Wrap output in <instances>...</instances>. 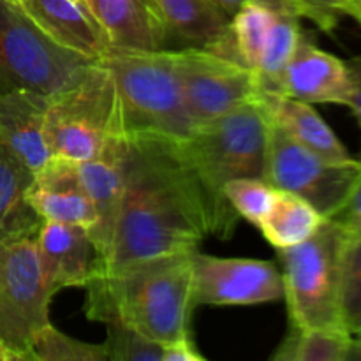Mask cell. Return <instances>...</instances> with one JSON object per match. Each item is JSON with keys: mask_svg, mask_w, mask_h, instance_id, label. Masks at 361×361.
<instances>
[{"mask_svg": "<svg viewBox=\"0 0 361 361\" xmlns=\"http://www.w3.org/2000/svg\"><path fill=\"white\" fill-rule=\"evenodd\" d=\"M348 238L337 222L324 219L305 242L277 249L293 328H344L341 319V270Z\"/></svg>", "mask_w": 361, "mask_h": 361, "instance_id": "obj_6", "label": "cell"}, {"mask_svg": "<svg viewBox=\"0 0 361 361\" xmlns=\"http://www.w3.org/2000/svg\"><path fill=\"white\" fill-rule=\"evenodd\" d=\"M212 2H214L217 7H221L229 18H233L236 11L242 7V4L247 2V0H212Z\"/></svg>", "mask_w": 361, "mask_h": 361, "instance_id": "obj_33", "label": "cell"}, {"mask_svg": "<svg viewBox=\"0 0 361 361\" xmlns=\"http://www.w3.org/2000/svg\"><path fill=\"white\" fill-rule=\"evenodd\" d=\"M349 361H361V330L353 334V348Z\"/></svg>", "mask_w": 361, "mask_h": 361, "instance_id": "obj_34", "label": "cell"}, {"mask_svg": "<svg viewBox=\"0 0 361 361\" xmlns=\"http://www.w3.org/2000/svg\"><path fill=\"white\" fill-rule=\"evenodd\" d=\"M126 136L116 137L99 157L76 162L78 175L95 210V224L88 229L95 250L94 264H102L111 250L123 190Z\"/></svg>", "mask_w": 361, "mask_h": 361, "instance_id": "obj_13", "label": "cell"}, {"mask_svg": "<svg viewBox=\"0 0 361 361\" xmlns=\"http://www.w3.org/2000/svg\"><path fill=\"white\" fill-rule=\"evenodd\" d=\"M256 101L268 122L284 130L289 137L330 161H348L349 152L309 102L277 92H257Z\"/></svg>", "mask_w": 361, "mask_h": 361, "instance_id": "obj_20", "label": "cell"}, {"mask_svg": "<svg viewBox=\"0 0 361 361\" xmlns=\"http://www.w3.org/2000/svg\"><path fill=\"white\" fill-rule=\"evenodd\" d=\"M360 176V159L321 157L270 122L264 180L275 189L296 194L330 219L341 210Z\"/></svg>", "mask_w": 361, "mask_h": 361, "instance_id": "obj_9", "label": "cell"}, {"mask_svg": "<svg viewBox=\"0 0 361 361\" xmlns=\"http://www.w3.org/2000/svg\"><path fill=\"white\" fill-rule=\"evenodd\" d=\"M175 60L192 130L256 99V74L236 60L197 48L175 49Z\"/></svg>", "mask_w": 361, "mask_h": 361, "instance_id": "obj_10", "label": "cell"}, {"mask_svg": "<svg viewBox=\"0 0 361 361\" xmlns=\"http://www.w3.org/2000/svg\"><path fill=\"white\" fill-rule=\"evenodd\" d=\"M275 21V9L256 0L242 4L231 18V39L235 56L240 63L256 74Z\"/></svg>", "mask_w": 361, "mask_h": 361, "instance_id": "obj_24", "label": "cell"}, {"mask_svg": "<svg viewBox=\"0 0 361 361\" xmlns=\"http://www.w3.org/2000/svg\"><path fill=\"white\" fill-rule=\"evenodd\" d=\"M30 356L34 361H108L104 344L76 341L51 323L35 334Z\"/></svg>", "mask_w": 361, "mask_h": 361, "instance_id": "obj_25", "label": "cell"}, {"mask_svg": "<svg viewBox=\"0 0 361 361\" xmlns=\"http://www.w3.org/2000/svg\"><path fill=\"white\" fill-rule=\"evenodd\" d=\"M323 222L324 217L312 204L277 189L274 204L257 228L275 249H289L310 238Z\"/></svg>", "mask_w": 361, "mask_h": 361, "instance_id": "obj_21", "label": "cell"}, {"mask_svg": "<svg viewBox=\"0 0 361 361\" xmlns=\"http://www.w3.org/2000/svg\"><path fill=\"white\" fill-rule=\"evenodd\" d=\"M169 42L215 51L236 60L231 18L212 0H152ZM238 62V60H236Z\"/></svg>", "mask_w": 361, "mask_h": 361, "instance_id": "obj_15", "label": "cell"}, {"mask_svg": "<svg viewBox=\"0 0 361 361\" xmlns=\"http://www.w3.org/2000/svg\"><path fill=\"white\" fill-rule=\"evenodd\" d=\"M282 296V274L270 261L192 252V305L247 307Z\"/></svg>", "mask_w": 361, "mask_h": 361, "instance_id": "obj_11", "label": "cell"}, {"mask_svg": "<svg viewBox=\"0 0 361 361\" xmlns=\"http://www.w3.org/2000/svg\"><path fill=\"white\" fill-rule=\"evenodd\" d=\"M48 99L34 92H0V140L32 171L49 155L44 133Z\"/></svg>", "mask_w": 361, "mask_h": 361, "instance_id": "obj_19", "label": "cell"}, {"mask_svg": "<svg viewBox=\"0 0 361 361\" xmlns=\"http://www.w3.org/2000/svg\"><path fill=\"white\" fill-rule=\"evenodd\" d=\"M32 176L34 171L0 140V233L16 231L42 222L25 197Z\"/></svg>", "mask_w": 361, "mask_h": 361, "instance_id": "obj_22", "label": "cell"}, {"mask_svg": "<svg viewBox=\"0 0 361 361\" xmlns=\"http://www.w3.org/2000/svg\"><path fill=\"white\" fill-rule=\"evenodd\" d=\"M268 129L270 122L254 99L180 140L207 201L210 235L229 238L236 226L238 214L226 200V183L238 178L264 180Z\"/></svg>", "mask_w": 361, "mask_h": 361, "instance_id": "obj_3", "label": "cell"}, {"mask_svg": "<svg viewBox=\"0 0 361 361\" xmlns=\"http://www.w3.org/2000/svg\"><path fill=\"white\" fill-rule=\"evenodd\" d=\"M341 319L351 334L361 330V236L348 238L342 254Z\"/></svg>", "mask_w": 361, "mask_h": 361, "instance_id": "obj_27", "label": "cell"}, {"mask_svg": "<svg viewBox=\"0 0 361 361\" xmlns=\"http://www.w3.org/2000/svg\"><path fill=\"white\" fill-rule=\"evenodd\" d=\"M41 224L0 233V342L14 360L28 361L35 334L48 326L53 295L37 249Z\"/></svg>", "mask_w": 361, "mask_h": 361, "instance_id": "obj_8", "label": "cell"}, {"mask_svg": "<svg viewBox=\"0 0 361 361\" xmlns=\"http://www.w3.org/2000/svg\"><path fill=\"white\" fill-rule=\"evenodd\" d=\"M106 348L108 361H162L164 345L145 337L120 319H106Z\"/></svg>", "mask_w": 361, "mask_h": 361, "instance_id": "obj_26", "label": "cell"}, {"mask_svg": "<svg viewBox=\"0 0 361 361\" xmlns=\"http://www.w3.org/2000/svg\"><path fill=\"white\" fill-rule=\"evenodd\" d=\"M42 274L49 291L83 288L94 268L95 250L88 229L67 222L42 221L37 233Z\"/></svg>", "mask_w": 361, "mask_h": 361, "instance_id": "obj_17", "label": "cell"}, {"mask_svg": "<svg viewBox=\"0 0 361 361\" xmlns=\"http://www.w3.org/2000/svg\"><path fill=\"white\" fill-rule=\"evenodd\" d=\"M95 62L55 44L18 0H0V92L53 97L78 83Z\"/></svg>", "mask_w": 361, "mask_h": 361, "instance_id": "obj_7", "label": "cell"}, {"mask_svg": "<svg viewBox=\"0 0 361 361\" xmlns=\"http://www.w3.org/2000/svg\"><path fill=\"white\" fill-rule=\"evenodd\" d=\"M302 18L316 23L321 30L330 32L337 27L338 18L348 14L349 0H295Z\"/></svg>", "mask_w": 361, "mask_h": 361, "instance_id": "obj_29", "label": "cell"}, {"mask_svg": "<svg viewBox=\"0 0 361 361\" xmlns=\"http://www.w3.org/2000/svg\"><path fill=\"white\" fill-rule=\"evenodd\" d=\"M210 235L207 201L180 140L129 134L123 152V190L108 259L97 270L197 249Z\"/></svg>", "mask_w": 361, "mask_h": 361, "instance_id": "obj_1", "label": "cell"}, {"mask_svg": "<svg viewBox=\"0 0 361 361\" xmlns=\"http://www.w3.org/2000/svg\"><path fill=\"white\" fill-rule=\"evenodd\" d=\"M204 358L196 351L190 335L185 338L173 342V344L164 345V355L162 361H203Z\"/></svg>", "mask_w": 361, "mask_h": 361, "instance_id": "obj_32", "label": "cell"}, {"mask_svg": "<svg viewBox=\"0 0 361 361\" xmlns=\"http://www.w3.org/2000/svg\"><path fill=\"white\" fill-rule=\"evenodd\" d=\"M345 63H348L349 76H351V99H349L348 108H351V111L355 113L361 129V55L355 56Z\"/></svg>", "mask_w": 361, "mask_h": 361, "instance_id": "obj_31", "label": "cell"}, {"mask_svg": "<svg viewBox=\"0 0 361 361\" xmlns=\"http://www.w3.org/2000/svg\"><path fill=\"white\" fill-rule=\"evenodd\" d=\"M101 62L111 71L126 133L185 140L192 133L176 71L175 49L109 48Z\"/></svg>", "mask_w": 361, "mask_h": 361, "instance_id": "obj_4", "label": "cell"}, {"mask_svg": "<svg viewBox=\"0 0 361 361\" xmlns=\"http://www.w3.org/2000/svg\"><path fill=\"white\" fill-rule=\"evenodd\" d=\"M44 133L51 157L85 162L126 134L113 74L101 60L78 83L48 99Z\"/></svg>", "mask_w": 361, "mask_h": 361, "instance_id": "obj_5", "label": "cell"}, {"mask_svg": "<svg viewBox=\"0 0 361 361\" xmlns=\"http://www.w3.org/2000/svg\"><path fill=\"white\" fill-rule=\"evenodd\" d=\"M0 361H16L14 356L9 353V349H7L2 342H0Z\"/></svg>", "mask_w": 361, "mask_h": 361, "instance_id": "obj_36", "label": "cell"}, {"mask_svg": "<svg viewBox=\"0 0 361 361\" xmlns=\"http://www.w3.org/2000/svg\"><path fill=\"white\" fill-rule=\"evenodd\" d=\"M348 16H353L361 23V0H349Z\"/></svg>", "mask_w": 361, "mask_h": 361, "instance_id": "obj_35", "label": "cell"}, {"mask_svg": "<svg viewBox=\"0 0 361 361\" xmlns=\"http://www.w3.org/2000/svg\"><path fill=\"white\" fill-rule=\"evenodd\" d=\"M353 334L342 326L293 328L274 353V361H349Z\"/></svg>", "mask_w": 361, "mask_h": 361, "instance_id": "obj_23", "label": "cell"}, {"mask_svg": "<svg viewBox=\"0 0 361 361\" xmlns=\"http://www.w3.org/2000/svg\"><path fill=\"white\" fill-rule=\"evenodd\" d=\"M279 94L309 104L348 106L351 99L348 63L302 34L282 74Z\"/></svg>", "mask_w": 361, "mask_h": 361, "instance_id": "obj_12", "label": "cell"}, {"mask_svg": "<svg viewBox=\"0 0 361 361\" xmlns=\"http://www.w3.org/2000/svg\"><path fill=\"white\" fill-rule=\"evenodd\" d=\"M274 185L263 178H238L226 183L224 196L233 210L254 226H259L275 200Z\"/></svg>", "mask_w": 361, "mask_h": 361, "instance_id": "obj_28", "label": "cell"}, {"mask_svg": "<svg viewBox=\"0 0 361 361\" xmlns=\"http://www.w3.org/2000/svg\"><path fill=\"white\" fill-rule=\"evenodd\" d=\"M109 41L130 51L169 49L168 35L152 0H85Z\"/></svg>", "mask_w": 361, "mask_h": 361, "instance_id": "obj_18", "label": "cell"}, {"mask_svg": "<svg viewBox=\"0 0 361 361\" xmlns=\"http://www.w3.org/2000/svg\"><path fill=\"white\" fill-rule=\"evenodd\" d=\"M330 219L344 229L349 238L361 236V176L356 185L353 187L351 194L345 200V203L342 204L341 210Z\"/></svg>", "mask_w": 361, "mask_h": 361, "instance_id": "obj_30", "label": "cell"}, {"mask_svg": "<svg viewBox=\"0 0 361 361\" xmlns=\"http://www.w3.org/2000/svg\"><path fill=\"white\" fill-rule=\"evenodd\" d=\"M18 4L60 48L92 60H101L108 53V37L85 0H18Z\"/></svg>", "mask_w": 361, "mask_h": 361, "instance_id": "obj_16", "label": "cell"}, {"mask_svg": "<svg viewBox=\"0 0 361 361\" xmlns=\"http://www.w3.org/2000/svg\"><path fill=\"white\" fill-rule=\"evenodd\" d=\"M25 197L41 221L67 222L87 229L95 224V210L78 175L76 162L67 159L49 157L34 171Z\"/></svg>", "mask_w": 361, "mask_h": 361, "instance_id": "obj_14", "label": "cell"}, {"mask_svg": "<svg viewBox=\"0 0 361 361\" xmlns=\"http://www.w3.org/2000/svg\"><path fill=\"white\" fill-rule=\"evenodd\" d=\"M194 250L161 254L115 270L92 268L83 286L87 316L97 323L116 317L162 345L189 337Z\"/></svg>", "mask_w": 361, "mask_h": 361, "instance_id": "obj_2", "label": "cell"}]
</instances>
